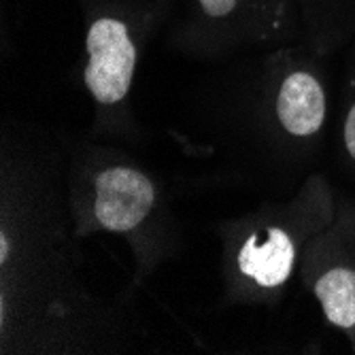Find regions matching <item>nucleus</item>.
Masks as SVG:
<instances>
[{"instance_id": "obj_8", "label": "nucleus", "mask_w": 355, "mask_h": 355, "mask_svg": "<svg viewBox=\"0 0 355 355\" xmlns=\"http://www.w3.org/2000/svg\"><path fill=\"white\" fill-rule=\"evenodd\" d=\"M302 43L324 58H334L355 41V0H294Z\"/></svg>"}, {"instance_id": "obj_3", "label": "nucleus", "mask_w": 355, "mask_h": 355, "mask_svg": "<svg viewBox=\"0 0 355 355\" xmlns=\"http://www.w3.org/2000/svg\"><path fill=\"white\" fill-rule=\"evenodd\" d=\"M64 137L67 193L81 241L113 234L132 255V287L139 289L185 249L183 221L168 183L147 162L101 139Z\"/></svg>"}, {"instance_id": "obj_9", "label": "nucleus", "mask_w": 355, "mask_h": 355, "mask_svg": "<svg viewBox=\"0 0 355 355\" xmlns=\"http://www.w3.org/2000/svg\"><path fill=\"white\" fill-rule=\"evenodd\" d=\"M332 141L340 173L355 185V41L345 49Z\"/></svg>"}, {"instance_id": "obj_1", "label": "nucleus", "mask_w": 355, "mask_h": 355, "mask_svg": "<svg viewBox=\"0 0 355 355\" xmlns=\"http://www.w3.org/2000/svg\"><path fill=\"white\" fill-rule=\"evenodd\" d=\"M143 328L83 279L64 137L21 121L0 132V353H125Z\"/></svg>"}, {"instance_id": "obj_5", "label": "nucleus", "mask_w": 355, "mask_h": 355, "mask_svg": "<svg viewBox=\"0 0 355 355\" xmlns=\"http://www.w3.org/2000/svg\"><path fill=\"white\" fill-rule=\"evenodd\" d=\"M85 21L81 81L92 98V139L143 143L132 107L137 69L153 35L171 19L175 0H79Z\"/></svg>"}, {"instance_id": "obj_7", "label": "nucleus", "mask_w": 355, "mask_h": 355, "mask_svg": "<svg viewBox=\"0 0 355 355\" xmlns=\"http://www.w3.org/2000/svg\"><path fill=\"white\" fill-rule=\"evenodd\" d=\"M298 279L326 321L355 349V196L336 189V211L304 247Z\"/></svg>"}, {"instance_id": "obj_4", "label": "nucleus", "mask_w": 355, "mask_h": 355, "mask_svg": "<svg viewBox=\"0 0 355 355\" xmlns=\"http://www.w3.org/2000/svg\"><path fill=\"white\" fill-rule=\"evenodd\" d=\"M334 211L336 187L326 173L315 171L294 193L268 196L245 213L215 221L221 306H279L306 243L330 223Z\"/></svg>"}, {"instance_id": "obj_2", "label": "nucleus", "mask_w": 355, "mask_h": 355, "mask_svg": "<svg viewBox=\"0 0 355 355\" xmlns=\"http://www.w3.org/2000/svg\"><path fill=\"white\" fill-rule=\"evenodd\" d=\"M330 62L304 43L228 60L189 96L175 137L221 181L294 193L319 171L334 128Z\"/></svg>"}, {"instance_id": "obj_6", "label": "nucleus", "mask_w": 355, "mask_h": 355, "mask_svg": "<svg viewBox=\"0 0 355 355\" xmlns=\"http://www.w3.org/2000/svg\"><path fill=\"white\" fill-rule=\"evenodd\" d=\"M302 43L294 0H177L166 45L200 62L272 51Z\"/></svg>"}]
</instances>
